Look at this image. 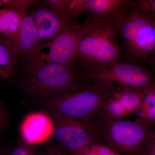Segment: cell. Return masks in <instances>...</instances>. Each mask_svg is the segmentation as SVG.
<instances>
[{
  "mask_svg": "<svg viewBox=\"0 0 155 155\" xmlns=\"http://www.w3.org/2000/svg\"><path fill=\"white\" fill-rule=\"evenodd\" d=\"M78 49L75 67L82 73L94 72L119 61L122 50L114 23L87 19Z\"/></svg>",
  "mask_w": 155,
  "mask_h": 155,
  "instance_id": "1",
  "label": "cell"
},
{
  "mask_svg": "<svg viewBox=\"0 0 155 155\" xmlns=\"http://www.w3.org/2000/svg\"><path fill=\"white\" fill-rule=\"evenodd\" d=\"M122 52L134 61H145L154 52L155 16L130 1L115 24Z\"/></svg>",
  "mask_w": 155,
  "mask_h": 155,
  "instance_id": "2",
  "label": "cell"
},
{
  "mask_svg": "<svg viewBox=\"0 0 155 155\" xmlns=\"http://www.w3.org/2000/svg\"><path fill=\"white\" fill-rule=\"evenodd\" d=\"M115 87L114 84H89L77 91L51 97L48 105L54 116L92 125L99 122L103 103Z\"/></svg>",
  "mask_w": 155,
  "mask_h": 155,
  "instance_id": "3",
  "label": "cell"
},
{
  "mask_svg": "<svg viewBox=\"0 0 155 155\" xmlns=\"http://www.w3.org/2000/svg\"><path fill=\"white\" fill-rule=\"evenodd\" d=\"M86 85L76 68L50 63L28 68L25 87L37 97L54 96L81 89Z\"/></svg>",
  "mask_w": 155,
  "mask_h": 155,
  "instance_id": "4",
  "label": "cell"
},
{
  "mask_svg": "<svg viewBox=\"0 0 155 155\" xmlns=\"http://www.w3.org/2000/svg\"><path fill=\"white\" fill-rule=\"evenodd\" d=\"M97 125L102 141L113 149L129 155L142 153L152 128L136 119L132 122L122 118L102 120Z\"/></svg>",
  "mask_w": 155,
  "mask_h": 155,
  "instance_id": "5",
  "label": "cell"
},
{
  "mask_svg": "<svg viewBox=\"0 0 155 155\" xmlns=\"http://www.w3.org/2000/svg\"><path fill=\"white\" fill-rule=\"evenodd\" d=\"M86 84L95 83L130 87L143 91L154 82L152 75L142 66L132 62L118 61L109 67L94 72L82 73Z\"/></svg>",
  "mask_w": 155,
  "mask_h": 155,
  "instance_id": "6",
  "label": "cell"
},
{
  "mask_svg": "<svg viewBox=\"0 0 155 155\" xmlns=\"http://www.w3.org/2000/svg\"><path fill=\"white\" fill-rule=\"evenodd\" d=\"M85 30L84 24L69 26L46 45V53L35 55L28 63V67L55 63L75 67L78 49Z\"/></svg>",
  "mask_w": 155,
  "mask_h": 155,
  "instance_id": "7",
  "label": "cell"
},
{
  "mask_svg": "<svg viewBox=\"0 0 155 155\" xmlns=\"http://www.w3.org/2000/svg\"><path fill=\"white\" fill-rule=\"evenodd\" d=\"M55 138L69 152L102 142L95 124L86 125L75 119L54 116Z\"/></svg>",
  "mask_w": 155,
  "mask_h": 155,
  "instance_id": "8",
  "label": "cell"
},
{
  "mask_svg": "<svg viewBox=\"0 0 155 155\" xmlns=\"http://www.w3.org/2000/svg\"><path fill=\"white\" fill-rule=\"evenodd\" d=\"M32 14L36 26L38 48L42 43L51 41L66 28L78 24L75 20L56 14L48 8L38 9Z\"/></svg>",
  "mask_w": 155,
  "mask_h": 155,
  "instance_id": "9",
  "label": "cell"
},
{
  "mask_svg": "<svg viewBox=\"0 0 155 155\" xmlns=\"http://www.w3.org/2000/svg\"><path fill=\"white\" fill-rule=\"evenodd\" d=\"M5 39L11 44L17 58H23L29 62L36 54L38 49L36 26L32 14L26 12L22 15L17 36Z\"/></svg>",
  "mask_w": 155,
  "mask_h": 155,
  "instance_id": "10",
  "label": "cell"
},
{
  "mask_svg": "<svg viewBox=\"0 0 155 155\" xmlns=\"http://www.w3.org/2000/svg\"><path fill=\"white\" fill-rule=\"evenodd\" d=\"M54 128V122L48 115L42 112H35L25 117L21 125V135L28 144H40L53 135Z\"/></svg>",
  "mask_w": 155,
  "mask_h": 155,
  "instance_id": "11",
  "label": "cell"
},
{
  "mask_svg": "<svg viewBox=\"0 0 155 155\" xmlns=\"http://www.w3.org/2000/svg\"><path fill=\"white\" fill-rule=\"evenodd\" d=\"M128 0H87V19L115 24L130 3Z\"/></svg>",
  "mask_w": 155,
  "mask_h": 155,
  "instance_id": "12",
  "label": "cell"
},
{
  "mask_svg": "<svg viewBox=\"0 0 155 155\" xmlns=\"http://www.w3.org/2000/svg\"><path fill=\"white\" fill-rule=\"evenodd\" d=\"M113 95L128 116L138 112L144 98L143 91L120 85L115 87Z\"/></svg>",
  "mask_w": 155,
  "mask_h": 155,
  "instance_id": "13",
  "label": "cell"
},
{
  "mask_svg": "<svg viewBox=\"0 0 155 155\" xmlns=\"http://www.w3.org/2000/svg\"><path fill=\"white\" fill-rule=\"evenodd\" d=\"M22 18V15L12 8L0 10V33L2 38H11L17 36Z\"/></svg>",
  "mask_w": 155,
  "mask_h": 155,
  "instance_id": "14",
  "label": "cell"
},
{
  "mask_svg": "<svg viewBox=\"0 0 155 155\" xmlns=\"http://www.w3.org/2000/svg\"><path fill=\"white\" fill-rule=\"evenodd\" d=\"M144 98L139 109L136 120L152 128L155 124V83L143 90Z\"/></svg>",
  "mask_w": 155,
  "mask_h": 155,
  "instance_id": "15",
  "label": "cell"
},
{
  "mask_svg": "<svg viewBox=\"0 0 155 155\" xmlns=\"http://www.w3.org/2000/svg\"><path fill=\"white\" fill-rule=\"evenodd\" d=\"M18 58L11 44L0 38V78H6L12 74Z\"/></svg>",
  "mask_w": 155,
  "mask_h": 155,
  "instance_id": "16",
  "label": "cell"
},
{
  "mask_svg": "<svg viewBox=\"0 0 155 155\" xmlns=\"http://www.w3.org/2000/svg\"><path fill=\"white\" fill-rule=\"evenodd\" d=\"M69 153L72 155H120L116 150L101 141Z\"/></svg>",
  "mask_w": 155,
  "mask_h": 155,
  "instance_id": "17",
  "label": "cell"
},
{
  "mask_svg": "<svg viewBox=\"0 0 155 155\" xmlns=\"http://www.w3.org/2000/svg\"><path fill=\"white\" fill-rule=\"evenodd\" d=\"M87 0H66L65 13L67 17L75 20L84 11Z\"/></svg>",
  "mask_w": 155,
  "mask_h": 155,
  "instance_id": "18",
  "label": "cell"
},
{
  "mask_svg": "<svg viewBox=\"0 0 155 155\" xmlns=\"http://www.w3.org/2000/svg\"><path fill=\"white\" fill-rule=\"evenodd\" d=\"M37 2V1L31 0H11L9 5H10L11 8L18 11L22 16L23 14L26 13V9L34 5Z\"/></svg>",
  "mask_w": 155,
  "mask_h": 155,
  "instance_id": "19",
  "label": "cell"
},
{
  "mask_svg": "<svg viewBox=\"0 0 155 155\" xmlns=\"http://www.w3.org/2000/svg\"><path fill=\"white\" fill-rule=\"evenodd\" d=\"M142 155H155V132L152 128L150 129Z\"/></svg>",
  "mask_w": 155,
  "mask_h": 155,
  "instance_id": "20",
  "label": "cell"
},
{
  "mask_svg": "<svg viewBox=\"0 0 155 155\" xmlns=\"http://www.w3.org/2000/svg\"><path fill=\"white\" fill-rule=\"evenodd\" d=\"M66 1V0H48L46 2L49 6L50 9L56 14L67 17L65 10Z\"/></svg>",
  "mask_w": 155,
  "mask_h": 155,
  "instance_id": "21",
  "label": "cell"
},
{
  "mask_svg": "<svg viewBox=\"0 0 155 155\" xmlns=\"http://www.w3.org/2000/svg\"><path fill=\"white\" fill-rule=\"evenodd\" d=\"M135 2L138 8L142 11L155 16V0H138Z\"/></svg>",
  "mask_w": 155,
  "mask_h": 155,
  "instance_id": "22",
  "label": "cell"
},
{
  "mask_svg": "<svg viewBox=\"0 0 155 155\" xmlns=\"http://www.w3.org/2000/svg\"><path fill=\"white\" fill-rule=\"evenodd\" d=\"M11 155H35L31 149L25 147H20L14 150Z\"/></svg>",
  "mask_w": 155,
  "mask_h": 155,
  "instance_id": "23",
  "label": "cell"
},
{
  "mask_svg": "<svg viewBox=\"0 0 155 155\" xmlns=\"http://www.w3.org/2000/svg\"><path fill=\"white\" fill-rule=\"evenodd\" d=\"M5 110L3 105L0 103V128L2 126L6 119Z\"/></svg>",
  "mask_w": 155,
  "mask_h": 155,
  "instance_id": "24",
  "label": "cell"
},
{
  "mask_svg": "<svg viewBox=\"0 0 155 155\" xmlns=\"http://www.w3.org/2000/svg\"><path fill=\"white\" fill-rule=\"evenodd\" d=\"M48 155H66L61 152L54 149L50 150L48 152Z\"/></svg>",
  "mask_w": 155,
  "mask_h": 155,
  "instance_id": "25",
  "label": "cell"
},
{
  "mask_svg": "<svg viewBox=\"0 0 155 155\" xmlns=\"http://www.w3.org/2000/svg\"><path fill=\"white\" fill-rule=\"evenodd\" d=\"M11 0H0V7L4 5H9Z\"/></svg>",
  "mask_w": 155,
  "mask_h": 155,
  "instance_id": "26",
  "label": "cell"
}]
</instances>
